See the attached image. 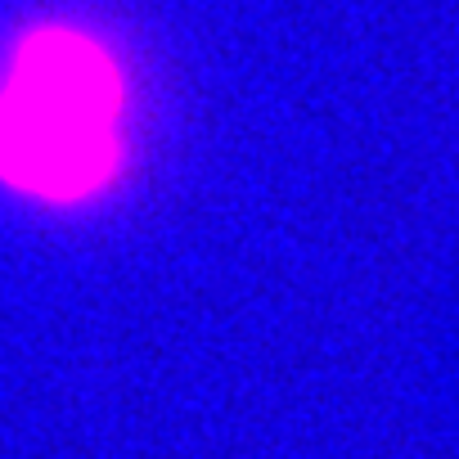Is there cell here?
<instances>
[{"mask_svg":"<svg viewBox=\"0 0 459 459\" xmlns=\"http://www.w3.org/2000/svg\"><path fill=\"white\" fill-rule=\"evenodd\" d=\"M126 73L100 37L23 32L0 68V185L50 207L100 198L126 162Z\"/></svg>","mask_w":459,"mask_h":459,"instance_id":"obj_1","label":"cell"}]
</instances>
